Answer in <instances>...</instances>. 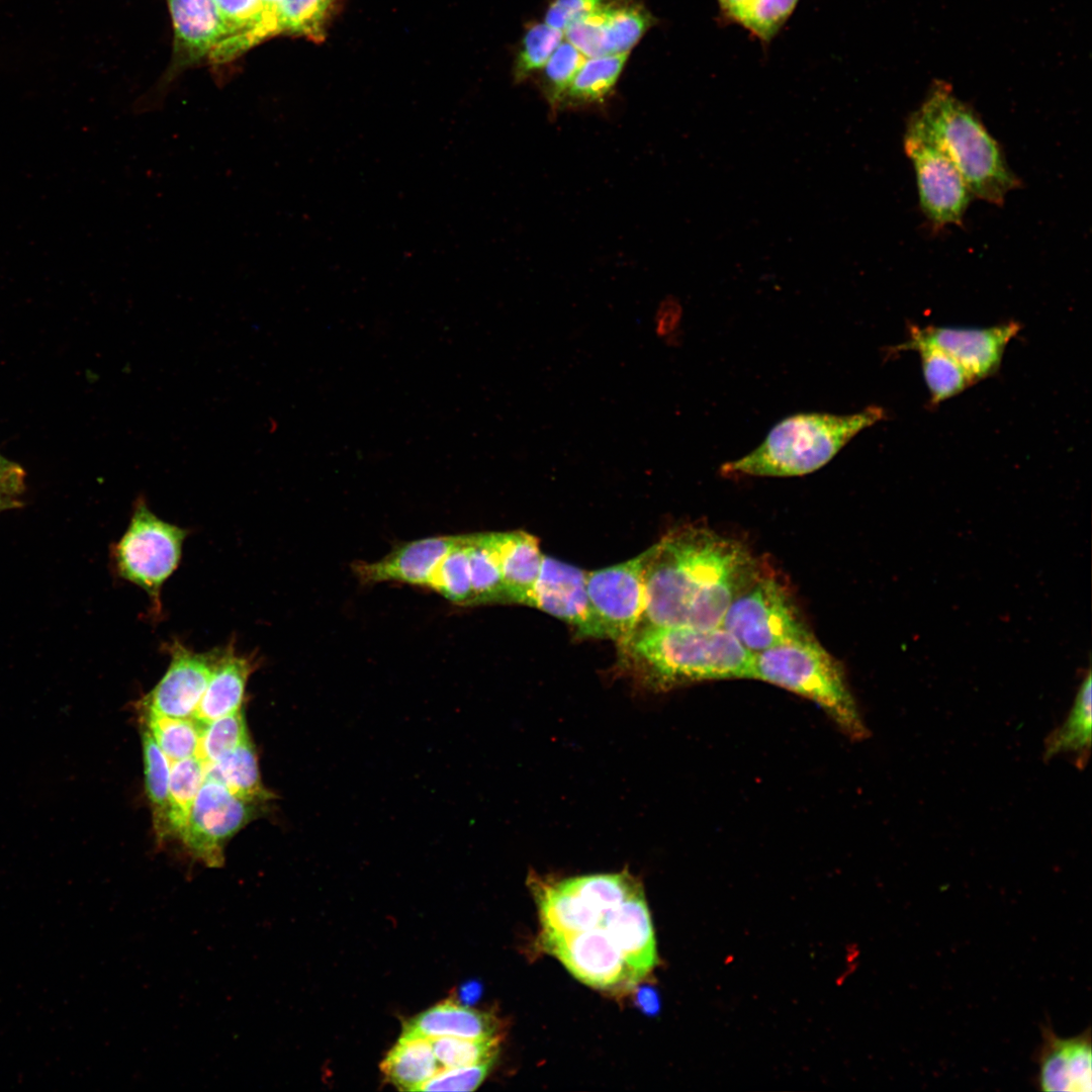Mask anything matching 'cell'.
Returning a JSON list of instances; mask_svg holds the SVG:
<instances>
[{"label":"cell","instance_id":"cell-16","mask_svg":"<svg viewBox=\"0 0 1092 1092\" xmlns=\"http://www.w3.org/2000/svg\"><path fill=\"white\" fill-rule=\"evenodd\" d=\"M458 538L434 536L406 542L380 560L356 561L352 568L365 584L393 581L429 588L439 563Z\"/></svg>","mask_w":1092,"mask_h":1092},{"label":"cell","instance_id":"cell-31","mask_svg":"<svg viewBox=\"0 0 1092 1092\" xmlns=\"http://www.w3.org/2000/svg\"><path fill=\"white\" fill-rule=\"evenodd\" d=\"M140 711L142 725L151 733L170 762L196 754L203 723L193 717H171Z\"/></svg>","mask_w":1092,"mask_h":1092},{"label":"cell","instance_id":"cell-10","mask_svg":"<svg viewBox=\"0 0 1092 1092\" xmlns=\"http://www.w3.org/2000/svg\"><path fill=\"white\" fill-rule=\"evenodd\" d=\"M647 551L625 562L587 572V593L604 637L626 644L645 610Z\"/></svg>","mask_w":1092,"mask_h":1092},{"label":"cell","instance_id":"cell-38","mask_svg":"<svg viewBox=\"0 0 1092 1092\" xmlns=\"http://www.w3.org/2000/svg\"><path fill=\"white\" fill-rule=\"evenodd\" d=\"M563 38V31L548 24L534 23L528 27L520 43L514 77L521 82L542 69Z\"/></svg>","mask_w":1092,"mask_h":1092},{"label":"cell","instance_id":"cell-19","mask_svg":"<svg viewBox=\"0 0 1092 1092\" xmlns=\"http://www.w3.org/2000/svg\"><path fill=\"white\" fill-rule=\"evenodd\" d=\"M174 41L171 73L208 59L224 37L214 0H167Z\"/></svg>","mask_w":1092,"mask_h":1092},{"label":"cell","instance_id":"cell-41","mask_svg":"<svg viewBox=\"0 0 1092 1092\" xmlns=\"http://www.w3.org/2000/svg\"><path fill=\"white\" fill-rule=\"evenodd\" d=\"M428 1039H430L434 1055L443 1069L470 1066L495 1060L500 1036L486 1039L441 1036Z\"/></svg>","mask_w":1092,"mask_h":1092},{"label":"cell","instance_id":"cell-32","mask_svg":"<svg viewBox=\"0 0 1092 1092\" xmlns=\"http://www.w3.org/2000/svg\"><path fill=\"white\" fill-rule=\"evenodd\" d=\"M922 374L929 391L931 404H938L976 383L973 376L957 360L932 347H919Z\"/></svg>","mask_w":1092,"mask_h":1092},{"label":"cell","instance_id":"cell-11","mask_svg":"<svg viewBox=\"0 0 1092 1092\" xmlns=\"http://www.w3.org/2000/svg\"><path fill=\"white\" fill-rule=\"evenodd\" d=\"M1020 330L1018 323L988 328L910 326L906 342L896 351L936 348L957 360L976 382L994 375L1002 362L1008 343Z\"/></svg>","mask_w":1092,"mask_h":1092},{"label":"cell","instance_id":"cell-46","mask_svg":"<svg viewBox=\"0 0 1092 1092\" xmlns=\"http://www.w3.org/2000/svg\"><path fill=\"white\" fill-rule=\"evenodd\" d=\"M749 0H717L719 20L722 24H737L744 7Z\"/></svg>","mask_w":1092,"mask_h":1092},{"label":"cell","instance_id":"cell-13","mask_svg":"<svg viewBox=\"0 0 1092 1092\" xmlns=\"http://www.w3.org/2000/svg\"><path fill=\"white\" fill-rule=\"evenodd\" d=\"M170 664L140 702V710L171 717H193L206 689L216 648L196 652L179 639L164 644Z\"/></svg>","mask_w":1092,"mask_h":1092},{"label":"cell","instance_id":"cell-39","mask_svg":"<svg viewBox=\"0 0 1092 1092\" xmlns=\"http://www.w3.org/2000/svg\"><path fill=\"white\" fill-rule=\"evenodd\" d=\"M800 0H749L737 25L766 47L788 21Z\"/></svg>","mask_w":1092,"mask_h":1092},{"label":"cell","instance_id":"cell-27","mask_svg":"<svg viewBox=\"0 0 1092 1092\" xmlns=\"http://www.w3.org/2000/svg\"><path fill=\"white\" fill-rule=\"evenodd\" d=\"M441 1069L430 1039L418 1037H399L380 1065L387 1082L403 1091H418Z\"/></svg>","mask_w":1092,"mask_h":1092},{"label":"cell","instance_id":"cell-28","mask_svg":"<svg viewBox=\"0 0 1092 1092\" xmlns=\"http://www.w3.org/2000/svg\"><path fill=\"white\" fill-rule=\"evenodd\" d=\"M471 606L507 603L497 552V532L467 534Z\"/></svg>","mask_w":1092,"mask_h":1092},{"label":"cell","instance_id":"cell-42","mask_svg":"<svg viewBox=\"0 0 1092 1092\" xmlns=\"http://www.w3.org/2000/svg\"><path fill=\"white\" fill-rule=\"evenodd\" d=\"M494 1060L470 1066L443 1068L418 1091H473L485 1079Z\"/></svg>","mask_w":1092,"mask_h":1092},{"label":"cell","instance_id":"cell-29","mask_svg":"<svg viewBox=\"0 0 1092 1092\" xmlns=\"http://www.w3.org/2000/svg\"><path fill=\"white\" fill-rule=\"evenodd\" d=\"M145 785L156 835L164 840L173 835L170 822L169 783L171 762L142 725Z\"/></svg>","mask_w":1092,"mask_h":1092},{"label":"cell","instance_id":"cell-12","mask_svg":"<svg viewBox=\"0 0 1092 1092\" xmlns=\"http://www.w3.org/2000/svg\"><path fill=\"white\" fill-rule=\"evenodd\" d=\"M654 23L653 15L633 0H605L563 32L567 41L590 58L630 53Z\"/></svg>","mask_w":1092,"mask_h":1092},{"label":"cell","instance_id":"cell-4","mask_svg":"<svg viewBox=\"0 0 1092 1092\" xmlns=\"http://www.w3.org/2000/svg\"><path fill=\"white\" fill-rule=\"evenodd\" d=\"M870 405L850 415L798 414L779 422L762 443L722 465L726 476H800L827 464L854 436L884 419Z\"/></svg>","mask_w":1092,"mask_h":1092},{"label":"cell","instance_id":"cell-40","mask_svg":"<svg viewBox=\"0 0 1092 1092\" xmlns=\"http://www.w3.org/2000/svg\"><path fill=\"white\" fill-rule=\"evenodd\" d=\"M586 57L569 41H561L542 68L541 87L550 106L560 107L574 76Z\"/></svg>","mask_w":1092,"mask_h":1092},{"label":"cell","instance_id":"cell-45","mask_svg":"<svg viewBox=\"0 0 1092 1092\" xmlns=\"http://www.w3.org/2000/svg\"><path fill=\"white\" fill-rule=\"evenodd\" d=\"M24 485V472L17 464L0 455V488L18 494Z\"/></svg>","mask_w":1092,"mask_h":1092},{"label":"cell","instance_id":"cell-21","mask_svg":"<svg viewBox=\"0 0 1092 1092\" xmlns=\"http://www.w3.org/2000/svg\"><path fill=\"white\" fill-rule=\"evenodd\" d=\"M498 1029L491 1014L446 1000L405 1021L400 1037L486 1039L500 1036Z\"/></svg>","mask_w":1092,"mask_h":1092},{"label":"cell","instance_id":"cell-8","mask_svg":"<svg viewBox=\"0 0 1092 1092\" xmlns=\"http://www.w3.org/2000/svg\"><path fill=\"white\" fill-rule=\"evenodd\" d=\"M903 146L913 165L921 211L932 228L962 225L974 196L958 168L910 121L906 124Z\"/></svg>","mask_w":1092,"mask_h":1092},{"label":"cell","instance_id":"cell-9","mask_svg":"<svg viewBox=\"0 0 1092 1092\" xmlns=\"http://www.w3.org/2000/svg\"><path fill=\"white\" fill-rule=\"evenodd\" d=\"M257 803L232 794L221 783L204 779L180 836L203 864H223L226 841L256 815Z\"/></svg>","mask_w":1092,"mask_h":1092},{"label":"cell","instance_id":"cell-14","mask_svg":"<svg viewBox=\"0 0 1092 1092\" xmlns=\"http://www.w3.org/2000/svg\"><path fill=\"white\" fill-rule=\"evenodd\" d=\"M586 579L583 569L543 554L530 607L564 621L581 637L605 638Z\"/></svg>","mask_w":1092,"mask_h":1092},{"label":"cell","instance_id":"cell-23","mask_svg":"<svg viewBox=\"0 0 1092 1092\" xmlns=\"http://www.w3.org/2000/svg\"><path fill=\"white\" fill-rule=\"evenodd\" d=\"M497 552L507 603L530 607L543 558L537 538L523 531L497 532Z\"/></svg>","mask_w":1092,"mask_h":1092},{"label":"cell","instance_id":"cell-43","mask_svg":"<svg viewBox=\"0 0 1092 1092\" xmlns=\"http://www.w3.org/2000/svg\"><path fill=\"white\" fill-rule=\"evenodd\" d=\"M605 0H553L545 13V23L564 31L578 17L597 9Z\"/></svg>","mask_w":1092,"mask_h":1092},{"label":"cell","instance_id":"cell-26","mask_svg":"<svg viewBox=\"0 0 1092 1092\" xmlns=\"http://www.w3.org/2000/svg\"><path fill=\"white\" fill-rule=\"evenodd\" d=\"M224 37L211 51L212 64L231 62L257 46L256 33L261 21L260 0H214Z\"/></svg>","mask_w":1092,"mask_h":1092},{"label":"cell","instance_id":"cell-20","mask_svg":"<svg viewBox=\"0 0 1092 1092\" xmlns=\"http://www.w3.org/2000/svg\"><path fill=\"white\" fill-rule=\"evenodd\" d=\"M258 665L259 656L239 653L235 639L216 647L211 673L193 718L205 724L240 711L248 679Z\"/></svg>","mask_w":1092,"mask_h":1092},{"label":"cell","instance_id":"cell-37","mask_svg":"<svg viewBox=\"0 0 1092 1092\" xmlns=\"http://www.w3.org/2000/svg\"><path fill=\"white\" fill-rule=\"evenodd\" d=\"M249 740L240 710L203 724L195 755L202 762H213Z\"/></svg>","mask_w":1092,"mask_h":1092},{"label":"cell","instance_id":"cell-5","mask_svg":"<svg viewBox=\"0 0 1092 1092\" xmlns=\"http://www.w3.org/2000/svg\"><path fill=\"white\" fill-rule=\"evenodd\" d=\"M752 679L814 702L853 740L869 736L841 664L814 636L754 653Z\"/></svg>","mask_w":1092,"mask_h":1092},{"label":"cell","instance_id":"cell-33","mask_svg":"<svg viewBox=\"0 0 1092 1092\" xmlns=\"http://www.w3.org/2000/svg\"><path fill=\"white\" fill-rule=\"evenodd\" d=\"M340 0H285L280 17V34L303 37L314 43L325 41Z\"/></svg>","mask_w":1092,"mask_h":1092},{"label":"cell","instance_id":"cell-24","mask_svg":"<svg viewBox=\"0 0 1092 1092\" xmlns=\"http://www.w3.org/2000/svg\"><path fill=\"white\" fill-rule=\"evenodd\" d=\"M1091 684V670L1088 668L1067 718L1043 741L1044 761L1062 755L1068 757L1077 768L1086 767L1090 757L1092 737Z\"/></svg>","mask_w":1092,"mask_h":1092},{"label":"cell","instance_id":"cell-6","mask_svg":"<svg viewBox=\"0 0 1092 1092\" xmlns=\"http://www.w3.org/2000/svg\"><path fill=\"white\" fill-rule=\"evenodd\" d=\"M721 627L753 654L814 636L787 584L760 561L730 603Z\"/></svg>","mask_w":1092,"mask_h":1092},{"label":"cell","instance_id":"cell-30","mask_svg":"<svg viewBox=\"0 0 1092 1092\" xmlns=\"http://www.w3.org/2000/svg\"><path fill=\"white\" fill-rule=\"evenodd\" d=\"M629 53L585 59L565 92L560 106L602 100L617 83Z\"/></svg>","mask_w":1092,"mask_h":1092},{"label":"cell","instance_id":"cell-18","mask_svg":"<svg viewBox=\"0 0 1092 1092\" xmlns=\"http://www.w3.org/2000/svg\"><path fill=\"white\" fill-rule=\"evenodd\" d=\"M600 926L620 949L633 982L653 970L656 942L643 891L604 912Z\"/></svg>","mask_w":1092,"mask_h":1092},{"label":"cell","instance_id":"cell-2","mask_svg":"<svg viewBox=\"0 0 1092 1092\" xmlns=\"http://www.w3.org/2000/svg\"><path fill=\"white\" fill-rule=\"evenodd\" d=\"M618 648L623 667L656 690L752 678L754 654L722 627L639 626Z\"/></svg>","mask_w":1092,"mask_h":1092},{"label":"cell","instance_id":"cell-22","mask_svg":"<svg viewBox=\"0 0 1092 1092\" xmlns=\"http://www.w3.org/2000/svg\"><path fill=\"white\" fill-rule=\"evenodd\" d=\"M531 889L539 907L542 933L571 934L600 926L602 915L564 880L532 877Z\"/></svg>","mask_w":1092,"mask_h":1092},{"label":"cell","instance_id":"cell-44","mask_svg":"<svg viewBox=\"0 0 1092 1092\" xmlns=\"http://www.w3.org/2000/svg\"><path fill=\"white\" fill-rule=\"evenodd\" d=\"M285 0H260L261 21L256 33L257 46L280 34L281 9Z\"/></svg>","mask_w":1092,"mask_h":1092},{"label":"cell","instance_id":"cell-35","mask_svg":"<svg viewBox=\"0 0 1092 1092\" xmlns=\"http://www.w3.org/2000/svg\"><path fill=\"white\" fill-rule=\"evenodd\" d=\"M203 781L204 763L196 755L171 762L169 800L173 835L181 836Z\"/></svg>","mask_w":1092,"mask_h":1092},{"label":"cell","instance_id":"cell-34","mask_svg":"<svg viewBox=\"0 0 1092 1092\" xmlns=\"http://www.w3.org/2000/svg\"><path fill=\"white\" fill-rule=\"evenodd\" d=\"M566 882L601 915L643 891L641 884L626 872L573 877Z\"/></svg>","mask_w":1092,"mask_h":1092},{"label":"cell","instance_id":"cell-3","mask_svg":"<svg viewBox=\"0 0 1092 1092\" xmlns=\"http://www.w3.org/2000/svg\"><path fill=\"white\" fill-rule=\"evenodd\" d=\"M908 121L920 128L950 159L974 197L1002 206L1020 187L998 142L974 109L945 82H935Z\"/></svg>","mask_w":1092,"mask_h":1092},{"label":"cell","instance_id":"cell-7","mask_svg":"<svg viewBox=\"0 0 1092 1092\" xmlns=\"http://www.w3.org/2000/svg\"><path fill=\"white\" fill-rule=\"evenodd\" d=\"M188 533L187 529L156 516L145 496L139 495L129 525L113 546L117 574L148 595L154 618L161 617V590L178 568Z\"/></svg>","mask_w":1092,"mask_h":1092},{"label":"cell","instance_id":"cell-25","mask_svg":"<svg viewBox=\"0 0 1092 1092\" xmlns=\"http://www.w3.org/2000/svg\"><path fill=\"white\" fill-rule=\"evenodd\" d=\"M204 763V779L221 783L232 794L252 803L275 798L261 780L256 751L251 740L213 762Z\"/></svg>","mask_w":1092,"mask_h":1092},{"label":"cell","instance_id":"cell-36","mask_svg":"<svg viewBox=\"0 0 1092 1092\" xmlns=\"http://www.w3.org/2000/svg\"><path fill=\"white\" fill-rule=\"evenodd\" d=\"M430 589L458 606H471L467 535H459L457 542L439 563L432 578Z\"/></svg>","mask_w":1092,"mask_h":1092},{"label":"cell","instance_id":"cell-15","mask_svg":"<svg viewBox=\"0 0 1092 1092\" xmlns=\"http://www.w3.org/2000/svg\"><path fill=\"white\" fill-rule=\"evenodd\" d=\"M541 940L549 953L586 985L607 989L633 982L620 949L601 926L571 934L542 933Z\"/></svg>","mask_w":1092,"mask_h":1092},{"label":"cell","instance_id":"cell-1","mask_svg":"<svg viewBox=\"0 0 1092 1092\" xmlns=\"http://www.w3.org/2000/svg\"><path fill=\"white\" fill-rule=\"evenodd\" d=\"M646 551L639 626L721 627L759 563L743 543L704 525L676 527Z\"/></svg>","mask_w":1092,"mask_h":1092},{"label":"cell","instance_id":"cell-17","mask_svg":"<svg viewBox=\"0 0 1092 1092\" xmlns=\"http://www.w3.org/2000/svg\"><path fill=\"white\" fill-rule=\"evenodd\" d=\"M1042 1041L1036 1054V1084L1042 1091L1090 1092L1092 1090L1091 1031L1062 1038L1051 1026L1041 1027Z\"/></svg>","mask_w":1092,"mask_h":1092},{"label":"cell","instance_id":"cell-47","mask_svg":"<svg viewBox=\"0 0 1092 1092\" xmlns=\"http://www.w3.org/2000/svg\"><path fill=\"white\" fill-rule=\"evenodd\" d=\"M637 1003L640 1009L647 1014H654L659 1009L658 996L653 989L648 987L637 992Z\"/></svg>","mask_w":1092,"mask_h":1092},{"label":"cell","instance_id":"cell-48","mask_svg":"<svg viewBox=\"0 0 1092 1092\" xmlns=\"http://www.w3.org/2000/svg\"><path fill=\"white\" fill-rule=\"evenodd\" d=\"M15 495L0 488V510L7 509L15 504Z\"/></svg>","mask_w":1092,"mask_h":1092}]
</instances>
